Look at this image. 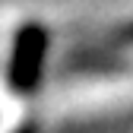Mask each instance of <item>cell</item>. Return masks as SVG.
<instances>
[{"mask_svg": "<svg viewBox=\"0 0 133 133\" xmlns=\"http://www.w3.org/2000/svg\"><path fill=\"white\" fill-rule=\"evenodd\" d=\"M44 48H48V35L41 25H25L16 38V51H13V63H10V82L13 89L29 92L35 89V82L41 76V63H44Z\"/></svg>", "mask_w": 133, "mask_h": 133, "instance_id": "obj_1", "label": "cell"}]
</instances>
